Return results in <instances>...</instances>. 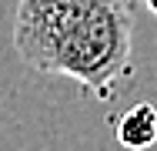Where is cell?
I'll use <instances>...</instances> for the list:
<instances>
[{
    "instance_id": "7a4b0ae2",
    "label": "cell",
    "mask_w": 157,
    "mask_h": 151,
    "mask_svg": "<svg viewBox=\"0 0 157 151\" xmlns=\"http://www.w3.org/2000/svg\"><path fill=\"white\" fill-rule=\"evenodd\" d=\"M117 141L127 151H147L157 145V108L154 104H134L117 121Z\"/></svg>"
},
{
    "instance_id": "6da1fadb",
    "label": "cell",
    "mask_w": 157,
    "mask_h": 151,
    "mask_svg": "<svg viewBox=\"0 0 157 151\" xmlns=\"http://www.w3.org/2000/svg\"><path fill=\"white\" fill-rule=\"evenodd\" d=\"M130 0H20L13 51L40 74H60L87 91H104L130 64Z\"/></svg>"
},
{
    "instance_id": "3957f363",
    "label": "cell",
    "mask_w": 157,
    "mask_h": 151,
    "mask_svg": "<svg viewBox=\"0 0 157 151\" xmlns=\"http://www.w3.org/2000/svg\"><path fill=\"white\" fill-rule=\"evenodd\" d=\"M144 7H147V10H151V14L157 17V0H144Z\"/></svg>"
}]
</instances>
